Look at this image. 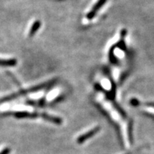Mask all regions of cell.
Segmentation results:
<instances>
[{
  "mask_svg": "<svg viewBox=\"0 0 154 154\" xmlns=\"http://www.w3.org/2000/svg\"><path fill=\"white\" fill-rule=\"evenodd\" d=\"M9 153H10V149L9 148H6V149L0 152V154H9Z\"/></svg>",
  "mask_w": 154,
  "mask_h": 154,
  "instance_id": "52a82bcc",
  "label": "cell"
},
{
  "mask_svg": "<svg viewBox=\"0 0 154 154\" xmlns=\"http://www.w3.org/2000/svg\"><path fill=\"white\" fill-rule=\"evenodd\" d=\"M17 61L15 59H0V66H15Z\"/></svg>",
  "mask_w": 154,
  "mask_h": 154,
  "instance_id": "3957f363",
  "label": "cell"
},
{
  "mask_svg": "<svg viewBox=\"0 0 154 154\" xmlns=\"http://www.w3.org/2000/svg\"><path fill=\"white\" fill-rule=\"evenodd\" d=\"M101 86H102V87H103L104 89L109 90L111 88V85L110 82H109V81L106 79H103L101 81Z\"/></svg>",
  "mask_w": 154,
  "mask_h": 154,
  "instance_id": "277c9868",
  "label": "cell"
},
{
  "mask_svg": "<svg viewBox=\"0 0 154 154\" xmlns=\"http://www.w3.org/2000/svg\"><path fill=\"white\" fill-rule=\"evenodd\" d=\"M41 25V23H40L39 22H36L34 24L33 26H32V29H31L30 32H29V34L31 36L33 35V34L35 33V32H36V30L38 29V27H39V26Z\"/></svg>",
  "mask_w": 154,
  "mask_h": 154,
  "instance_id": "5b68a950",
  "label": "cell"
},
{
  "mask_svg": "<svg viewBox=\"0 0 154 154\" xmlns=\"http://www.w3.org/2000/svg\"><path fill=\"white\" fill-rule=\"evenodd\" d=\"M99 130V128H95L94 129L90 131L89 132L86 133V134H84V135H82V136H80L78 139V142L79 143H83L84 140H86V139H88V138H90L91 136H93L96 134V132H98V131Z\"/></svg>",
  "mask_w": 154,
  "mask_h": 154,
  "instance_id": "7a4b0ae2",
  "label": "cell"
},
{
  "mask_svg": "<svg viewBox=\"0 0 154 154\" xmlns=\"http://www.w3.org/2000/svg\"><path fill=\"white\" fill-rule=\"evenodd\" d=\"M98 101H99V103L104 108V109L109 113L111 117L116 122L120 124V126L121 127V131H122V136L124 137L125 145L128 146L129 145V136H128V124H127L126 121L121 114L120 111L118 110L115 106H113L111 102L109 101H107L105 99L104 96L101 94H99L98 95Z\"/></svg>",
  "mask_w": 154,
  "mask_h": 154,
  "instance_id": "6da1fadb",
  "label": "cell"
},
{
  "mask_svg": "<svg viewBox=\"0 0 154 154\" xmlns=\"http://www.w3.org/2000/svg\"><path fill=\"white\" fill-rule=\"evenodd\" d=\"M143 109L145 110L146 112L152 113V114L154 115V105H146V106H144Z\"/></svg>",
  "mask_w": 154,
  "mask_h": 154,
  "instance_id": "8992f818",
  "label": "cell"
}]
</instances>
